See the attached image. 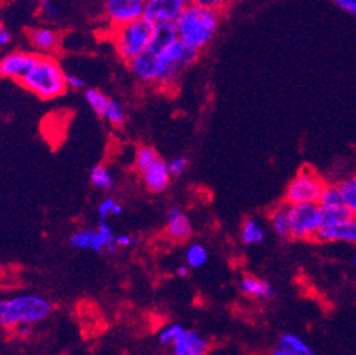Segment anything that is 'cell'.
<instances>
[{"mask_svg": "<svg viewBox=\"0 0 356 355\" xmlns=\"http://www.w3.org/2000/svg\"><path fill=\"white\" fill-rule=\"evenodd\" d=\"M86 100H87L88 104H90V108L93 109V112L99 118L104 119L106 109H108L111 97L106 96L100 90H97V88H87V90H86Z\"/></svg>", "mask_w": 356, "mask_h": 355, "instance_id": "obj_24", "label": "cell"}, {"mask_svg": "<svg viewBox=\"0 0 356 355\" xmlns=\"http://www.w3.org/2000/svg\"><path fill=\"white\" fill-rule=\"evenodd\" d=\"M147 0H104L103 12L111 26L132 22L144 16Z\"/></svg>", "mask_w": 356, "mask_h": 355, "instance_id": "obj_9", "label": "cell"}, {"mask_svg": "<svg viewBox=\"0 0 356 355\" xmlns=\"http://www.w3.org/2000/svg\"><path fill=\"white\" fill-rule=\"evenodd\" d=\"M167 238L174 242H183L193 234V225L188 216L181 210V207L172 206L167 213Z\"/></svg>", "mask_w": 356, "mask_h": 355, "instance_id": "obj_16", "label": "cell"}, {"mask_svg": "<svg viewBox=\"0 0 356 355\" xmlns=\"http://www.w3.org/2000/svg\"><path fill=\"white\" fill-rule=\"evenodd\" d=\"M339 190L342 193V198L348 209L353 213V216L356 218V174L350 175L349 179L343 180L339 184Z\"/></svg>", "mask_w": 356, "mask_h": 355, "instance_id": "obj_26", "label": "cell"}, {"mask_svg": "<svg viewBox=\"0 0 356 355\" xmlns=\"http://www.w3.org/2000/svg\"><path fill=\"white\" fill-rule=\"evenodd\" d=\"M191 3L194 5H200L204 8H211L216 10H223L230 5V0H191Z\"/></svg>", "mask_w": 356, "mask_h": 355, "instance_id": "obj_32", "label": "cell"}, {"mask_svg": "<svg viewBox=\"0 0 356 355\" xmlns=\"http://www.w3.org/2000/svg\"><path fill=\"white\" fill-rule=\"evenodd\" d=\"M38 54L28 51H12L0 61V76L19 81L37 60Z\"/></svg>", "mask_w": 356, "mask_h": 355, "instance_id": "obj_11", "label": "cell"}, {"mask_svg": "<svg viewBox=\"0 0 356 355\" xmlns=\"http://www.w3.org/2000/svg\"><path fill=\"white\" fill-rule=\"evenodd\" d=\"M142 180H144L148 190L152 193H163L167 190L171 182V173L168 168V163L161 157H158L144 171L140 173Z\"/></svg>", "mask_w": 356, "mask_h": 355, "instance_id": "obj_13", "label": "cell"}, {"mask_svg": "<svg viewBox=\"0 0 356 355\" xmlns=\"http://www.w3.org/2000/svg\"><path fill=\"white\" fill-rule=\"evenodd\" d=\"M17 83L42 100L57 99L68 88L67 73H64L61 64L52 56L45 54H38L37 60Z\"/></svg>", "mask_w": 356, "mask_h": 355, "instance_id": "obj_2", "label": "cell"}, {"mask_svg": "<svg viewBox=\"0 0 356 355\" xmlns=\"http://www.w3.org/2000/svg\"><path fill=\"white\" fill-rule=\"evenodd\" d=\"M220 19V10L190 3L175 22L178 38L200 52L216 37Z\"/></svg>", "mask_w": 356, "mask_h": 355, "instance_id": "obj_1", "label": "cell"}, {"mask_svg": "<svg viewBox=\"0 0 356 355\" xmlns=\"http://www.w3.org/2000/svg\"><path fill=\"white\" fill-rule=\"evenodd\" d=\"M116 205H118V202H116L113 198H106V199H103V200L100 202L99 207H97V213H99L100 219H103V221L109 219V216L113 215V210H115V206H116Z\"/></svg>", "mask_w": 356, "mask_h": 355, "instance_id": "obj_30", "label": "cell"}, {"mask_svg": "<svg viewBox=\"0 0 356 355\" xmlns=\"http://www.w3.org/2000/svg\"><path fill=\"white\" fill-rule=\"evenodd\" d=\"M28 41L38 54L52 56L60 45V33L48 26H37L28 31Z\"/></svg>", "mask_w": 356, "mask_h": 355, "instance_id": "obj_15", "label": "cell"}, {"mask_svg": "<svg viewBox=\"0 0 356 355\" xmlns=\"http://www.w3.org/2000/svg\"><path fill=\"white\" fill-rule=\"evenodd\" d=\"M332 2L345 13L356 17V0H332Z\"/></svg>", "mask_w": 356, "mask_h": 355, "instance_id": "obj_33", "label": "cell"}, {"mask_svg": "<svg viewBox=\"0 0 356 355\" xmlns=\"http://www.w3.org/2000/svg\"><path fill=\"white\" fill-rule=\"evenodd\" d=\"M115 238L116 235L113 234L112 228L102 219L97 225V229H79L71 234L68 242L76 250L81 251L115 253L118 250Z\"/></svg>", "mask_w": 356, "mask_h": 355, "instance_id": "obj_8", "label": "cell"}, {"mask_svg": "<svg viewBox=\"0 0 356 355\" xmlns=\"http://www.w3.org/2000/svg\"><path fill=\"white\" fill-rule=\"evenodd\" d=\"M51 301L40 294H19L0 301V325L5 329L28 324L37 325L52 313Z\"/></svg>", "mask_w": 356, "mask_h": 355, "instance_id": "obj_3", "label": "cell"}, {"mask_svg": "<svg viewBox=\"0 0 356 355\" xmlns=\"http://www.w3.org/2000/svg\"><path fill=\"white\" fill-rule=\"evenodd\" d=\"M239 292L248 297L254 299H271L274 296V287L268 280L258 278L254 276H243L239 280Z\"/></svg>", "mask_w": 356, "mask_h": 355, "instance_id": "obj_18", "label": "cell"}, {"mask_svg": "<svg viewBox=\"0 0 356 355\" xmlns=\"http://www.w3.org/2000/svg\"><path fill=\"white\" fill-rule=\"evenodd\" d=\"M10 41H12V35H10V32H9L5 26L0 28V45H2V47H6V45H9V44H10Z\"/></svg>", "mask_w": 356, "mask_h": 355, "instance_id": "obj_36", "label": "cell"}, {"mask_svg": "<svg viewBox=\"0 0 356 355\" xmlns=\"http://www.w3.org/2000/svg\"><path fill=\"white\" fill-rule=\"evenodd\" d=\"M316 239L322 242L356 244V218L334 225H322Z\"/></svg>", "mask_w": 356, "mask_h": 355, "instance_id": "obj_17", "label": "cell"}, {"mask_svg": "<svg viewBox=\"0 0 356 355\" xmlns=\"http://www.w3.org/2000/svg\"><path fill=\"white\" fill-rule=\"evenodd\" d=\"M158 151L149 145H142L135 152V168L140 174L158 158Z\"/></svg>", "mask_w": 356, "mask_h": 355, "instance_id": "obj_27", "label": "cell"}, {"mask_svg": "<svg viewBox=\"0 0 356 355\" xmlns=\"http://www.w3.org/2000/svg\"><path fill=\"white\" fill-rule=\"evenodd\" d=\"M104 119L109 123H112L113 127H122L124 123V119H127V115H124V111L122 108V104L113 99H111L108 109H106Z\"/></svg>", "mask_w": 356, "mask_h": 355, "instance_id": "obj_29", "label": "cell"}, {"mask_svg": "<svg viewBox=\"0 0 356 355\" xmlns=\"http://www.w3.org/2000/svg\"><path fill=\"white\" fill-rule=\"evenodd\" d=\"M209 260V254L206 246L202 244H193L186 251V264L191 269H200Z\"/></svg>", "mask_w": 356, "mask_h": 355, "instance_id": "obj_25", "label": "cell"}, {"mask_svg": "<svg viewBox=\"0 0 356 355\" xmlns=\"http://www.w3.org/2000/svg\"><path fill=\"white\" fill-rule=\"evenodd\" d=\"M32 325H28V324H24V325H19V326H16L15 328V331L17 332V333H19L21 336H28L29 333H31V328Z\"/></svg>", "mask_w": 356, "mask_h": 355, "instance_id": "obj_37", "label": "cell"}, {"mask_svg": "<svg viewBox=\"0 0 356 355\" xmlns=\"http://www.w3.org/2000/svg\"><path fill=\"white\" fill-rule=\"evenodd\" d=\"M187 167H188V161L184 157L174 158L168 163V168H170V173L172 177H180L187 170Z\"/></svg>", "mask_w": 356, "mask_h": 355, "instance_id": "obj_31", "label": "cell"}, {"mask_svg": "<svg viewBox=\"0 0 356 355\" xmlns=\"http://www.w3.org/2000/svg\"><path fill=\"white\" fill-rule=\"evenodd\" d=\"M352 264L356 267V250H355V254H353V258H352Z\"/></svg>", "mask_w": 356, "mask_h": 355, "instance_id": "obj_39", "label": "cell"}, {"mask_svg": "<svg viewBox=\"0 0 356 355\" xmlns=\"http://www.w3.org/2000/svg\"><path fill=\"white\" fill-rule=\"evenodd\" d=\"M264 238H265V230L257 219L249 218L243 222L241 228V239L243 244L257 245V244H261Z\"/></svg>", "mask_w": 356, "mask_h": 355, "instance_id": "obj_22", "label": "cell"}, {"mask_svg": "<svg viewBox=\"0 0 356 355\" xmlns=\"http://www.w3.org/2000/svg\"><path fill=\"white\" fill-rule=\"evenodd\" d=\"M323 212V225L342 223L353 219V213L348 209L345 203L332 205V206H320Z\"/></svg>", "mask_w": 356, "mask_h": 355, "instance_id": "obj_21", "label": "cell"}, {"mask_svg": "<svg viewBox=\"0 0 356 355\" xmlns=\"http://www.w3.org/2000/svg\"><path fill=\"white\" fill-rule=\"evenodd\" d=\"M274 355H314V349L294 333H284L280 336Z\"/></svg>", "mask_w": 356, "mask_h": 355, "instance_id": "obj_19", "label": "cell"}, {"mask_svg": "<svg viewBox=\"0 0 356 355\" xmlns=\"http://www.w3.org/2000/svg\"><path fill=\"white\" fill-rule=\"evenodd\" d=\"M184 332V328L178 324H171L164 326L158 333V341L163 347H171L174 341Z\"/></svg>", "mask_w": 356, "mask_h": 355, "instance_id": "obj_28", "label": "cell"}, {"mask_svg": "<svg viewBox=\"0 0 356 355\" xmlns=\"http://www.w3.org/2000/svg\"><path fill=\"white\" fill-rule=\"evenodd\" d=\"M199 57V51L184 44L180 38L165 47L158 54V77L156 83L161 87L174 86L183 71L188 68Z\"/></svg>", "mask_w": 356, "mask_h": 355, "instance_id": "obj_5", "label": "cell"}, {"mask_svg": "<svg viewBox=\"0 0 356 355\" xmlns=\"http://www.w3.org/2000/svg\"><path fill=\"white\" fill-rule=\"evenodd\" d=\"M190 265H180V267L177 269V276L178 277H183V278H186V277H188V274H190Z\"/></svg>", "mask_w": 356, "mask_h": 355, "instance_id": "obj_38", "label": "cell"}, {"mask_svg": "<svg viewBox=\"0 0 356 355\" xmlns=\"http://www.w3.org/2000/svg\"><path fill=\"white\" fill-rule=\"evenodd\" d=\"M67 84L68 88H76V90H81L86 86L84 80L76 74H67Z\"/></svg>", "mask_w": 356, "mask_h": 355, "instance_id": "obj_34", "label": "cell"}, {"mask_svg": "<svg viewBox=\"0 0 356 355\" xmlns=\"http://www.w3.org/2000/svg\"><path fill=\"white\" fill-rule=\"evenodd\" d=\"M90 182L92 184L103 191L112 190L115 187V179L112 173L109 171V168L103 166V164H97L92 168L90 171Z\"/></svg>", "mask_w": 356, "mask_h": 355, "instance_id": "obj_23", "label": "cell"}, {"mask_svg": "<svg viewBox=\"0 0 356 355\" xmlns=\"http://www.w3.org/2000/svg\"><path fill=\"white\" fill-rule=\"evenodd\" d=\"M154 29L155 25L144 16L128 24L111 26L109 37L119 58L129 64L142 54L151 44Z\"/></svg>", "mask_w": 356, "mask_h": 355, "instance_id": "obj_4", "label": "cell"}, {"mask_svg": "<svg viewBox=\"0 0 356 355\" xmlns=\"http://www.w3.org/2000/svg\"><path fill=\"white\" fill-rule=\"evenodd\" d=\"M236 2H239V0H230V3H236Z\"/></svg>", "mask_w": 356, "mask_h": 355, "instance_id": "obj_40", "label": "cell"}, {"mask_svg": "<svg viewBox=\"0 0 356 355\" xmlns=\"http://www.w3.org/2000/svg\"><path fill=\"white\" fill-rule=\"evenodd\" d=\"M115 242L118 245V248H128L131 245H134V237L131 235H116Z\"/></svg>", "mask_w": 356, "mask_h": 355, "instance_id": "obj_35", "label": "cell"}, {"mask_svg": "<svg viewBox=\"0 0 356 355\" xmlns=\"http://www.w3.org/2000/svg\"><path fill=\"white\" fill-rule=\"evenodd\" d=\"M326 186L327 184L323 182L322 177L314 170L305 167L289 184L286 191V203H318Z\"/></svg>", "mask_w": 356, "mask_h": 355, "instance_id": "obj_7", "label": "cell"}, {"mask_svg": "<svg viewBox=\"0 0 356 355\" xmlns=\"http://www.w3.org/2000/svg\"><path fill=\"white\" fill-rule=\"evenodd\" d=\"M290 237L294 239H313L323 225V212L318 203L289 205Z\"/></svg>", "mask_w": 356, "mask_h": 355, "instance_id": "obj_6", "label": "cell"}, {"mask_svg": "<svg viewBox=\"0 0 356 355\" xmlns=\"http://www.w3.org/2000/svg\"><path fill=\"white\" fill-rule=\"evenodd\" d=\"M158 54L159 52L148 47L128 64L132 74L142 83L155 84L158 77Z\"/></svg>", "mask_w": 356, "mask_h": 355, "instance_id": "obj_12", "label": "cell"}, {"mask_svg": "<svg viewBox=\"0 0 356 355\" xmlns=\"http://www.w3.org/2000/svg\"><path fill=\"white\" fill-rule=\"evenodd\" d=\"M171 349L175 355H204L209 352L210 344L199 332L184 329L171 345Z\"/></svg>", "mask_w": 356, "mask_h": 355, "instance_id": "obj_14", "label": "cell"}, {"mask_svg": "<svg viewBox=\"0 0 356 355\" xmlns=\"http://www.w3.org/2000/svg\"><path fill=\"white\" fill-rule=\"evenodd\" d=\"M191 0H147L144 17L154 25L175 24Z\"/></svg>", "mask_w": 356, "mask_h": 355, "instance_id": "obj_10", "label": "cell"}, {"mask_svg": "<svg viewBox=\"0 0 356 355\" xmlns=\"http://www.w3.org/2000/svg\"><path fill=\"white\" fill-rule=\"evenodd\" d=\"M270 223L278 237H290V216L289 205H281L275 207L270 215Z\"/></svg>", "mask_w": 356, "mask_h": 355, "instance_id": "obj_20", "label": "cell"}]
</instances>
